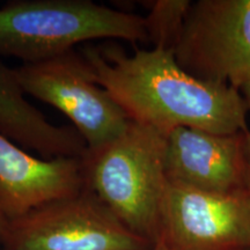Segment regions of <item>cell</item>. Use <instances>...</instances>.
<instances>
[{"label": "cell", "mask_w": 250, "mask_h": 250, "mask_svg": "<svg viewBox=\"0 0 250 250\" xmlns=\"http://www.w3.org/2000/svg\"><path fill=\"white\" fill-rule=\"evenodd\" d=\"M95 83L102 86L130 121L168 134L176 127L214 133L248 132L246 99L228 85L187 73L173 50L88 45L80 52Z\"/></svg>", "instance_id": "6da1fadb"}, {"label": "cell", "mask_w": 250, "mask_h": 250, "mask_svg": "<svg viewBox=\"0 0 250 250\" xmlns=\"http://www.w3.org/2000/svg\"><path fill=\"white\" fill-rule=\"evenodd\" d=\"M166 136L130 121L117 138L88 151L83 161L85 187L127 229L155 246L168 180Z\"/></svg>", "instance_id": "7a4b0ae2"}, {"label": "cell", "mask_w": 250, "mask_h": 250, "mask_svg": "<svg viewBox=\"0 0 250 250\" xmlns=\"http://www.w3.org/2000/svg\"><path fill=\"white\" fill-rule=\"evenodd\" d=\"M99 39L148 42L145 19L89 0H15L0 8V55L22 64Z\"/></svg>", "instance_id": "3957f363"}, {"label": "cell", "mask_w": 250, "mask_h": 250, "mask_svg": "<svg viewBox=\"0 0 250 250\" xmlns=\"http://www.w3.org/2000/svg\"><path fill=\"white\" fill-rule=\"evenodd\" d=\"M1 250H151L85 187L6 221Z\"/></svg>", "instance_id": "277c9868"}, {"label": "cell", "mask_w": 250, "mask_h": 250, "mask_svg": "<svg viewBox=\"0 0 250 250\" xmlns=\"http://www.w3.org/2000/svg\"><path fill=\"white\" fill-rule=\"evenodd\" d=\"M24 95L48 103L71 121L87 149L100 148L124 132L130 118L107 90L93 79L76 50L14 68Z\"/></svg>", "instance_id": "5b68a950"}, {"label": "cell", "mask_w": 250, "mask_h": 250, "mask_svg": "<svg viewBox=\"0 0 250 250\" xmlns=\"http://www.w3.org/2000/svg\"><path fill=\"white\" fill-rule=\"evenodd\" d=\"M174 55L197 79L249 87L250 0L191 1Z\"/></svg>", "instance_id": "8992f818"}, {"label": "cell", "mask_w": 250, "mask_h": 250, "mask_svg": "<svg viewBox=\"0 0 250 250\" xmlns=\"http://www.w3.org/2000/svg\"><path fill=\"white\" fill-rule=\"evenodd\" d=\"M158 243L170 250H250V195L168 182Z\"/></svg>", "instance_id": "52a82bcc"}, {"label": "cell", "mask_w": 250, "mask_h": 250, "mask_svg": "<svg viewBox=\"0 0 250 250\" xmlns=\"http://www.w3.org/2000/svg\"><path fill=\"white\" fill-rule=\"evenodd\" d=\"M248 132L214 133L192 127L171 130L166 134L165 147L168 182L217 193L247 190Z\"/></svg>", "instance_id": "ba28073f"}, {"label": "cell", "mask_w": 250, "mask_h": 250, "mask_svg": "<svg viewBox=\"0 0 250 250\" xmlns=\"http://www.w3.org/2000/svg\"><path fill=\"white\" fill-rule=\"evenodd\" d=\"M83 158L39 159L0 133V212L6 221L85 188Z\"/></svg>", "instance_id": "9c48e42d"}, {"label": "cell", "mask_w": 250, "mask_h": 250, "mask_svg": "<svg viewBox=\"0 0 250 250\" xmlns=\"http://www.w3.org/2000/svg\"><path fill=\"white\" fill-rule=\"evenodd\" d=\"M0 133L45 160L83 158L87 145L72 125H55L24 98L14 68L0 62Z\"/></svg>", "instance_id": "30bf717a"}, {"label": "cell", "mask_w": 250, "mask_h": 250, "mask_svg": "<svg viewBox=\"0 0 250 250\" xmlns=\"http://www.w3.org/2000/svg\"><path fill=\"white\" fill-rule=\"evenodd\" d=\"M148 4L149 12L146 17H144L148 42L152 43L153 48L174 51L191 1L158 0Z\"/></svg>", "instance_id": "8fae6325"}, {"label": "cell", "mask_w": 250, "mask_h": 250, "mask_svg": "<svg viewBox=\"0 0 250 250\" xmlns=\"http://www.w3.org/2000/svg\"><path fill=\"white\" fill-rule=\"evenodd\" d=\"M241 94L243 95V98L246 99V102L247 104H248L249 112H250V86L243 88L241 90ZM248 154H249V162H250V131L248 132Z\"/></svg>", "instance_id": "7c38bea8"}, {"label": "cell", "mask_w": 250, "mask_h": 250, "mask_svg": "<svg viewBox=\"0 0 250 250\" xmlns=\"http://www.w3.org/2000/svg\"><path fill=\"white\" fill-rule=\"evenodd\" d=\"M6 224V219L4 215H2L1 212H0V239H1V234H2V229H4V226Z\"/></svg>", "instance_id": "4fadbf2b"}, {"label": "cell", "mask_w": 250, "mask_h": 250, "mask_svg": "<svg viewBox=\"0 0 250 250\" xmlns=\"http://www.w3.org/2000/svg\"><path fill=\"white\" fill-rule=\"evenodd\" d=\"M151 250H170V249L167 248L165 245H162V243H156Z\"/></svg>", "instance_id": "5bb4252c"}, {"label": "cell", "mask_w": 250, "mask_h": 250, "mask_svg": "<svg viewBox=\"0 0 250 250\" xmlns=\"http://www.w3.org/2000/svg\"><path fill=\"white\" fill-rule=\"evenodd\" d=\"M247 189H248V192L250 195V170H249V176H248V184H247Z\"/></svg>", "instance_id": "9a60e30c"}, {"label": "cell", "mask_w": 250, "mask_h": 250, "mask_svg": "<svg viewBox=\"0 0 250 250\" xmlns=\"http://www.w3.org/2000/svg\"><path fill=\"white\" fill-rule=\"evenodd\" d=\"M0 250H1V249H0Z\"/></svg>", "instance_id": "2e32d148"}]
</instances>
